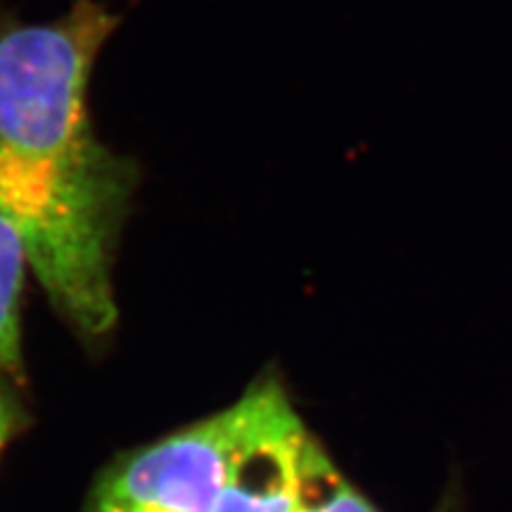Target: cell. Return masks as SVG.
Here are the masks:
<instances>
[{
    "instance_id": "obj_4",
    "label": "cell",
    "mask_w": 512,
    "mask_h": 512,
    "mask_svg": "<svg viewBox=\"0 0 512 512\" xmlns=\"http://www.w3.org/2000/svg\"><path fill=\"white\" fill-rule=\"evenodd\" d=\"M290 512H380L339 470L325 446L306 430L297 460Z\"/></svg>"
},
{
    "instance_id": "obj_1",
    "label": "cell",
    "mask_w": 512,
    "mask_h": 512,
    "mask_svg": "<svg viewBox=\"0 0 512 512\" xmlns=\"http://www.w3.org/2000/svg\"><path fill=\"white\" fill-rule=\"evenodd\" d=\"M119 27L102 0L31 24L0 17V211L50 304L81 335L117 323L114 252L140 169L95 136L88 86Z\"/></svg>"
},
{
    "instance_id": "obj_3",
    "label": "cell",
    "mask_w": 512,
    "mask_h": 512,
    "mask_svg": "<svg viewBox=\"0 0 512 512\" xmlns=\"http://www.w3.org/2000/svg\"><path fill=\"white\" fill-rule=\"evenodd\" d=\"M240 427L214 512H290L306 425L275 377L238 399Z\"/></svg>"
},
{
    "instance_id": "obj_7",
    "label": "cell",
    "mask_w": 512,
    "mask_h": 512,
    "mask_svg": "<svg viewBox=\"0 0 512 512\" xmlns=\"http://www.w3.org/2000/svg\"><path fill=\"white\" fill-rule=\"evenodd\" d=\"M434 512H458V508H456V501H453V496H446L444 498V503L439 505L437 510Z\"/></svg>"
},
{
    "instance_id": "obj_2",
    "label": "cell",
    "mask_w": 512,
    "mask_h": 512,
    "mask_svg": "<svg viewBox=\"0 0 512 512\" xmlns=\"http://www.w3.org/2000/svg\"><path fill=\"white\" fill-rule=\"evenodd\" d=\"M238 427L235 401L143 448L102 482L93 512H214Z\"/></svg>"
},
{
    "instance_id": "obj_6",
    "label": "cell",
    "mask_w": 512,
    "mask_h": 512,
    "mask_svg": "<svg viewBox=\"0 0 512 512\" xmlns=\"http://www.w3.org/2000/svg\"><path fill=\"white\" fill-rule=\"evenodd\" d=\"M12 427H15V413H12L10 401L5 399L3 392H0V451H3V446L8 444Z\"/></svg>"
},
{
    "instance_id": "obj_5",
    "label": "cell",
    "mask_w": 512,
    "mask_h": 512,
    "mask_svg": "<svg viewBox=\"0 0 512 512\" xmlns=\"http://www.w3.org/2000/svg\"><path fill=\"white\" fill-rule=\"evenodd\" d=\"M27 254L17 230L0 211V370L22 368V294Z\"/></svg>"
}]
</instances>
